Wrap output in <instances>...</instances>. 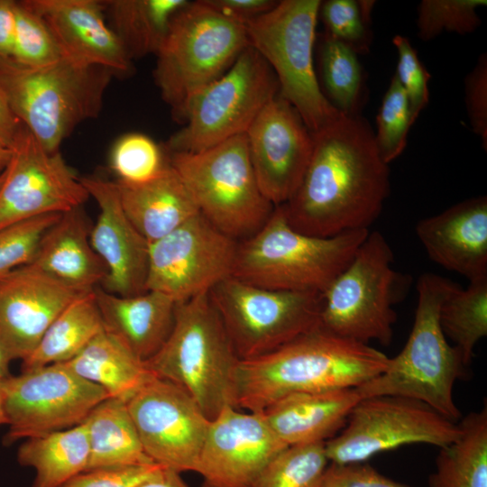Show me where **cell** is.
I'll return each mask as SVG.
<instances>
[{
  "label": "cell",
  "mask_w": 487,
  "mask_h": 487,
  "mask_svg": "<svg viewBox=\"0 0 487 487\" xmlns=\"http://www.w3.org/2000/svg\"><path fill=\"white\" fill-rule=\"evenodd\" d=\"M313 134L310 161L297 190L281 205L290 225L329 237L369 226L390 193L389 164L370 124L344 115Z\"/></svg>",
  "instance_id": "cell-1"
},
{
  "label": "cell",
  "mask_w": 487,
  "mask_h": 487,
  "mask_svg": "<svg viewBox=\"0 0 487 487\" xmlns=\"http://www.w3.org/2000/svg\"><path fill=\"white\" fill-rule=\"evenodd\" d=\"M378 349L320 326L265 355L241 360L234 375V407L262 411L293 393L357 388L385 371Z\"/></svg>",
  "instance_id": "cell-2"
},
{
  "label": "cell",
  "mask_w": 487,
  "mask_h": 487,
  "mask_svg": "<svg viewBox=\"0 0 487 487\" xmlns=\"http://www.w3.org/2000/svg\"><path fill=\"white\" fill-rule=\"evenodd\" d=\"M458 284L431 272L418 280V304L413 326L403 349L390 358L385 371L356 388L362 399L400 396L422 401L455 422L460 410L454 387L467 365L447 342L439 323V309Z\"/></svg>",
  "instance_id": "cell-3"
},
{
  "label": "cell",
  "mask_w": 487,
  "mask_h": 487,
  "mask_svg": "<svg viewBox=\"0 0 487 487\" xmlns=\"http://www.w3.org/2000/svg\"><path fill=\"white\" fill-rule=\"evenodd\" d=\"M369 229L329 237L294 229L281 205L253 235L238 243L232 276L253 286L323 293L346 268Z\"/></svg>",
  "instance_id": "cell-4"
},
{
  "label": "cell",
  "mask_w": 487,
  "mask_h": 487,
  "mask_svg": "<svg viewBox=\"0 0 487 487\" xmlns=\"http://www.w3.org/2000/svg\"><path fill=\"white\" fill-rule=\"evenodd\" d=\"M116 73L60 59L41 67L0 57V88L17 118L50 152L78 124L98 116Z\"/></svg>",
  "instance_id": "cell-5"
},
{
  "label": "cell",
  "mask_w": 487,
  "mask_h": 487,
  "mask_svg": "<svg viewBox=\"0 0 487 487\" xmlns=\"http://www.w3.org/2000/svg\"><path fill=\"white\" fill-rule=\"evenodd\" d=\"M239 361L209 292H205L177 304L168 339L145 364L155 376L186 391L212 420L225 406L234 407Z\"/></svg>",
  "instance_id": "cell-6"
},
{
  "label": "cell",
  "mask_w": 487,
  "mask_h": 487,
  "mask_svg": "<svg viewBox=\"0 0 487 487\" xmlns=\"http://www.w3.org/2000/svg\"><path fill=\"white\" fill-rule=\"evenodd\" d=\"M249 45L245 24L206 0L188 1L181 7L155 54L153 70L173 118L180 123L188 100L225 74Z\"/></svg>",
  "instance_id": "cell-7"
},
{
  "label": "cell",
  "mask_w": 487,
  "mask_h": 487,
  "mask_svg": "<svg viewBox=\"0 0 487 487\" xmlns=\"http://www.w3.org/2000/svg\"><path fill=\"white\" fill-rule=\"evenodd\" d=\"M393 260L384 235L369 232L346 268L322 293L320 327L363 344L391 345L397 318L393 308L407 286Z\"/></svg>",
  "instance_id": "cell-8"
},
{
  "label": "cell",
  "mask_w": 487,
  "mask_h": 487,
  "mask_svg": "<svg viewBox=\"0 0 487 487\" xmlns=\"http://www.w3.org/2000/svg\"><path fill=\"white\" fill-rule=\"evenodd\" d=\"M199 213L237 241L257 232L273 206L262 194L250 160L245 133L198 152H170Z\"/></svg>",
  "instance_id": "cell-9"
},
{
  "label": "cell",
  "mask_w": 487,
  "mask_h": 487,
  "mask_svg": "<svg viewBox=\"0 0 487 487\" xmlns=\"http://www.w3.org/2000/svg\"><path fill=\"white\" fill-rule=\"evenodd\" d=\"M319 0H282L245 23L250 45L275 74L280 94L315 133L342 115L324 95L314 68Z\"/></svg>",
  "instance_id": "cell-10"
},
{
  "label": "cell",
  "mask_w": 487,
  "mask_h": 487,
  "mask_svg": "<svg viewBox=\"0 0 487 487\" xmlns=\"http://www.w3.org/2000/svg\"><path fill=\"white\" fill-rule=\"evenodd\" d=\"M280 93L272 69L249 45L220 78L196 93L181 124L165 143L170 152H198L245 133L266 104Z\"/></svg>",
  "instance_id": "cell-11"
},
{
  "label": "cell",
  "mask_w": 487,
  "mask_h": 487,
  "mask_svg": "<svg viewBox=\"0 0 487 487\" xmlns=\"http://www.w3.org/2000/svg\"><path fill=\"white\" fill-rule=\"evenodd\" d=\"M209 297L240 361L270 354L320 326L321 293L268 289L230 276Z\"/></svg>",
  "instance_id": "cell-12"
},
{
  "label": "cell",
  "mask_w": 487,
  "mask_h": 487,
  "mask_svg": "<svg viewBox=\"0 0 487 487\" xmlns=\"http://www.w3.org/2000/svg\"><path fill=\"white\" fill-rule=\"evenodd\" d=\"M461 434L459 424L426 403L400 396L361 399L338 435L325 442L328 461L364 463L373 455L409 444L444 447Z\"/></svg>",
  "instance_id": "cell-13"
},
{
  "label": "cell",
  "mask_w": 487,
  "mask_h": 487,
  "mask_svg": "<svg viewBox=\"0 0 487 487\" xmlns=\"http://www.w3.org/2000/svg\"><path fill=\"white\" fill-rule=\"evenodd\" d=\"M2 393L8 426L5 445L78 426L109 397L103 388L81 378L65 363L10 374L2 379Z\"/></svg>",
  "instance_id": "cell-14"
},
{
  "label": "cell",
  "mask_w": 487,
  "mask_h": 487,
  "mask_svg": "<svg viewBox=\"0 0 487 487\" xmlns=\"http://www.w3.org/2000/svg\"><path fill=\"white\" fill-rule=\"evenodd\" d=\"M237 246L198 213L149 244L145 291L177 303L209 292L232 276Z\"/></svg>",
  "instance_id": "cell-15"
},
{
  "label": "cell",
  "mask_w": 487,
  "mask_h": 487,
  "mask_svg": "<svg viewBox=\"0 0 487 487\" xmlns=\"http://www.w3.org/2000/svg\"><path fill=\"white\" fill-rule=\"evenodd\" d=\"M126 404L152 462L179 473L196 472L210 420L186 391L154 375Z\"/></svg>",
  "instance_id": "cell-16"
},
{
  "label": "cell",
  "mask_w": 487,
  "mask_h": 487,
  "mask_svg": "<svg viewBox=\"0 0 487 487\" xmlns=\"http://www.w3.org/2000/svg\"><path fill=\"white\" fill-rule=\"evenodd\" d=\"M0 188V229L83 206L89 195L60 152L43 148L23 124Z\"/></svg>",
  "instance_id": "cell-17"
},
{
  "label": "cell",
  "mask_w": 487,
  "mask_h": 487,
  "mask_svg": "<svg viewBox=\"0 0 487 487\" xmlns=\"http://www.w3.org/2000/svg\"><path fill=\"white\" fill-rule=\"evenodd\" d=\"M245 134L262 194L273 206L287 203L299 186L310 161L312 133L297 110L279 93L261 110Z\"/></svg>",
  "instance_id": "cell-18"
},
{
  "label": "cell",
  "mask_w": 487,
  "mask_h": 487,
  "mask_svg": "<svg viewBox=\"0 0 487 487\" xmlns=\"http://www.w3.org/2000/svg\"><path fill=\"white\" fill-rule=\"evenodd\" d=\"M286 446L262 411L225 406L210 420L196 472L201 487H253L266 465Z\"/></svg>",
  "instance_id": "cell-19"
},
{
  "label": "cell",
  "mask_w": 487,
  "mask_h": 487,
  "mask_svg": "<svg viewBox=\"0 0 487 487\" xmlns=\"http://www.w3.org/2000/svg\"><path fill=\"white\" fill-rule=\"evenodd\" d=\"M82 293L29 264L0 276V352L9 362L27 358Z\"/></svg>",
  "instance_id": "cell-20"
},
{
  "label": "cell",
  "mask_w": 487,
  "mask_h": 487,
  "mask_svg": "<svg viewBox=\"0 0 487 487\" xmlns=\"http://www.w3.org/2000/svg\"><path fill=\"white\" fill-rule=\"evenodd\" d=\"M79 179L99 207L89 239L107 270L101 288L123 297L145 291L150 244L127 217L116 182L99 176Z\"/></svg>",
  "instance_id": "cell-21"
},
{
  "label": "cell",
  "mask_w": 487,
  "mask_h": 487,
  "mask_svg": "<svg viewBox=\"0 0 487 487\" xmlns=\"http://www.w3.org/2000/svg\"><path fill=\"white\" fill-rule=\"evenodd\" d=\"M46 23L62 57L85 66L132 73L133 60L111 30L100 0H26Z\"/></svg>",
  "instance_id": "cell-22"
},
{
  "label": "cell",
  "mask_w": 487,
  "mask_h": 487,
  "mask_svg": "<svg viewBox=\"0 0 487 487\" xmlns=\"http://www.w3.org/2000/svg\"><path fill=\"white\" fill-rule=\"evenodd\" d=\"M416 234L429 258L469 281L487 277V198L461 201L418 222Z\"/></svg>",
  "instance_id": "cell-23"
},
{
  "label": "cell",
  "mask_w": 487,
  "mask_h": 487,
  "mask_svg": "<svg viewBox=\"0 0 487 487\" xmlns=\"http://www.w3.org/2000/svg\"><path fill=\"white\" fill-rule=\"evenodd\" d=\"M94 290L105 329L141 361L155 355L172 330L178 303L153 290L129 297Z\"/></svg>",
  "instance_id": "cell-24"
},
{
  "label": "cell",
  "mask_w": 487,
  "mask_h": 487,
  "mask_svg": "<svg viewBox=\"0 0 487 487\" xmlns=\"http://www.w3.org/2000/svg\"><path fill=\"white\" fill-rule=\"evenodd\" d=\"M82 207L61 214L42 236L29 265L87 292L101 285L107 270L90 244L92 226Z\"/></svg>",
  "instance_id": "cell-25"
},
{
  "label": "cell",
  "mask_w": 487,
  "mask_h": 487,
  "mask_svg": "<svg viewBox=\"0 0 487 487\" xmlns=\"http://www.w3.org/2000/svg\"><path fill=\"white\" fill-rule=\"evenodd\" d=\"M361 399L356 388L293 393L274 401L262 413L288 446L326 442L344 428Z\"/></svg>",
  "instance_id": "cell-26"
},
{
  "label": "cell",
  "mask_w": 487,
  "mask_h": 487,
  "mask_svg": "<svg viewBox=\"0 0 487 487\" xmlns=\"http://www.w3.org/2000/svg\"><path fill=\"white\" fill-rule=\"evenodd\" d=\"M116 186L127 217L149 244L199 213L181 178L169 162L148 181H117Z\"/></svg>",
  "instance_id": "cell-27"
},
{
  "label": "cell",
  "mask_w": 487,
  "mask_h": 487,
  "mask_svg": "<svg viewBox=\"0 0 487 487\" xmlns=\"http://www.w3.org/2000/svg\"><path fill=\"white\" fill-rule=\"evenodd\" d=\"M81 378L127 402L154 374L105 328L74 358L64 363Z\"/></svg>",
  "instance_id": "cell-28"
},
{
  "label": "cell",
  "mask_w": 487,
  "mask_h": 487,
  "mask_svg": "<svg viewBox=\"0 0 487 487\" xmlns=\"http://www.w3.org/2000/svg\"><path fill=\"white\" fill-rule=\"evenodd\" d=\"M87 427V470L155 464L145 454L126 402L106 398L83 422Z\"/></svg>",
  "instance_id": "cell-29"
},
{
  "label": "cell",
  "mask_w": 487,
  "mask_h": 487,
  "mask_svg": "<svg viewBox=\"0 0 487 487\" xmlns=\"http://www.w3.org/2000/svg\"><path fill=\"white\" fill-rule=\"evenodd\" d=\"M89 444L84 423L64 430L26 438L17 461L35 470L32 487H60L86 471Z\"/></svg>",
  "instance_id": "cell-30"
},
{
  "label": "cell",
  "mask_w": 487,
  "mask_h": 487,
  "mask_svg": "<svg viewBox=\"0 0 487 487\" xmlns=\"http://www.w3.org/2000/svg\"><path fill=\"white\" fill-rule=\"evenodd\" d=\"M188 0H105L107 24L133 60L156 54L171 19Z\"/></svg>",
  "instance_id": "cell-31"
},
{
  "label": "cell",
  "mask_w": 487,
  "mask_h": 487,
  "mask_svg": "<svg viewBox=\"0 0 487 487\" xmlns=\"http://www.w3.org/2000/svg\"><path fill=\"white\" fill-rule=\"evenodd\" d=\"M104 328L95 290L80 294L58 315L33 352L22 361V370L69 362Z\"/></svg>",
  "instance_id": "cell-32"
},
{
  "label": "cell",
  "mask_w": 487,
  "mask_h": 487,
  "mask_svg": "<svg viewBox=\"0 0 487 487\" xmlns=\"http://www.w3.org/2000/svg\"><path fill=\"white\" fill-rule=\"evenodd\" d=\"M458 424L461 434L440 448L429 487H487L486 407Z\"/></svg>",
  "instance_id": "cell-33"
},
{
  "label": "cell",
  "mask_w": 487,
  "mask_h": 487,
  "mask_svg": "<svg viewBox=\"0 0 487 487\" xmlns=\"http://www.w3.org/2000/svg\"><path fill=\"white\" fill-rule=\"evenodd\" d=\"M439 323L469 366L477 343L487 335V277L457 286L443 301Z\"/></svg>",
  "instance_id": "cell-34"
},
{
  "label": "cell",
  "mask_w": 487,
  "mask_h": 487,
  "mask_svg": "<svg viewBox=\"0 0 487 487\" xmlns=\"http://www.w3.org/2000/svg\"><path fill=\"white\" fill-rule=\"evenodd\" d=\"M319 65L329 102L344 115H358L363 76L357 54L325 32L320 39Z\"/></svg>",
  "instance_id": "cell-35"
},
{
  "label": "cell",
  "mask_w": 487,
  "mask_h": 487,
  "mask_svg": "<svg viewBox=\"0 0 487 487\" xmlns=\"http://www.w3.org/2000/svg\"><path fill=\"white\" fill-rule=\"evenodd\" d=\"M328 462L325 442L289 446L266 465L253 487H322Z\"/></svg>",
  "instance_id": "cell-36"
},
{
  "label": "cell",
  "mask_w": 487,
  "mask_h": 487,
  "mask_svg": "<svg viewBox=\"0 0 487 487\" xmlns=\"http://www.w3.org/2000/svg\"><path fill=\"white\" fill-rule=\"evenodd\" d=\"M15 18L12 60L27 67H41L63 58L46 23L26 0L15 1Z\"/></svg>",
  "instance_id": "cell-37"
},
{
  "label": "cell",
  "mask_w": 487,
  "mask_h": 487,
  "mask_svg": "<svg viewBox=\"0 0 487 487\" xmlns=\"http://www.w3.org/2000/svg\"><path fill=\"white\" fill-rule=\"evenodd\" d=\"M376 121L377 150L382 161L390 164L405 150L409 130L415 122L407 94L395 75L383 96Z\"/></svg>",
  "instance_id": "cell-38"
},
{
  "label": "cell",
  "mask_w": 487,
  "mask_h": 487,
  "mask_svg": "<svg viewBox=\"0 0 487 487\" xmlns=\"http://www.w3.org/2000/svg\"><path fill=\"white\" fill-rule=\"evenodd\" d=\"M486 0H423L418 6V36L430 41L443 31L466 34L481 24L477 10Z\"/></svg>",
  "instance_id": "cell-39"
},
{
  "label": "cell",
  "mask_w": 487,
  "mask_h": 487,
  "mask_svg": "<svg viewBox=\"0 0 487 487\" xmlns=\"http://www.w3.org/2000/svg\"><path fill=\"white\" fill-rule=\"evenodd\" d=\"M161 149L141 133L122 135L114 144L110 165L118 181L139 184L154 178L165 166Z\"/></svg>",
  "instance_id": "cell-40"
},
{
  "label": "cell",
  "mask_w": 487,
  "mask_h": 487,
  "mask_svg": "<svg viewBox=\"0 0 487 487\" xmlns=\"http://www.w3.org/2000/svg\"><path fill=\"white\" fill-rule=\"evenodd\" d=\"M373 1L326 0L319 6L326 33L350 47L356 54L369 51L370 17Z\"/></svg>",
  "instance_id": "cell-41"
},
{
  "label": "cell",
  "mask_w": 487,
  "mask_h": 487,
  "mask_svg": "<svg viewBox=\"0 0 487 487\" xmlns=\"http://www.w3.org/2000/svg\"><path fill=\"white\" fill-rule=\"evenodd\" d=\"M61 214L53 213L23 220L0 229V276L33 259L47 230Z\"/></svg>",
  "instance_id": "cell-42"
},
{
  "label": "cell",
  "mask_w": 487,
  "mask_h": 487,
  "mask_svg": "<svg viewBox=\"0 0 487 487\" xmlns=\"http://www.w3.org/2000/svg\"><path fill=\"white\" fill-rule=\"evenodd\" d=\"M392 42L398 52L395 76L407 94L415 121L428 103L430 74L419 60L416 50L407 37L396 35Z\"/></svg>",
  "instance_id": "cell-43"
},
{
  "label": "cell",
  "mask_w": 487,
  "mask_h": 487,
  "mask_svg": "<svg viewBox=\"0 0 487 487\" xmlns=\"http://www.w3.org/2000/svg\"><path fill=\"white\" fill-rule=\"evenodd\" d=\"M160 466L150 464L91 469L75 475L60 487H135Z\"/></svg>",
  "instance_id": "cell-44"
},
{
  "label": "cell",
  "mask_w": 487,
  "mask_h": 487,
  "mask_svg": "<svg viewBox=\"0 0 487 487\" xmlns=\"http://www.w3.org/2000/svg\"><path fill=\"white\" fill-rule=\"evenodd\" d=\"M465 106L473 133L487 148V56L482 53L464 80Z\"/></svg>",
  "instance_id": "cell-45"
},
{
  "label": "cell",
  "mask_w": 487,
  "mask_h": 487,
  "mask_svg": "<svg viewBox=\"0 0 487 487\" xmlns=\"http://www.w3.org/2000/svg\"><path fill=\"white\" fill-rule=\"evenodd\" d=\"M322 487H410L391 480L380 473L372 465L364 463L327 466Z\"/></svg>",
  "instance_id": "cell-46"
},
{
  "label": "cell",
  "mask_w": 487,
  "mask_h": 487,
  "mask_svg": "<svg viewBox=\"0 0 487 487\" xmlns=\"http://www.w3.org/2000/svg\"><path fill=\"white\" fill-rule=\"evenodd\" d=\"M208 5L229 18L243 23L267 13L278 1L274 0H206Z\"/></svg>",
  "instance_id": "cell-47"
},
{
  "label": "cell",
  "mask_w": 487,
  "mask_h": 487,
  "mask_svg": "<svg viewBox=\"0 0 487 487\" xmlns=\"http://www.w3.org/2000/svg\"><path fill=\"white\" fill-rule=\"evenodd\" d=\"M15 1L0 0V57L11 58L15 36Z\"/></svg>",
  "instance_id": "cell-48"
},
{
  "label": "cell",
  "mask_w": 487,
  "mask_h": 487,
  "mask_svg": "<svg viewBox=\"0 0 487 487\" xmlns=\"http://www.w3.org/2000/svg\"><path fill=\"white\" fill-rule=\"evenodd\" d=\"M23 126L0 88V144L12 149Z\"/></svg>",
  "instance_id": "cell-49"
},
{
  "label": "cell",
  "mask_w": 487,
  "mask_h": 487,
  "mask_svg": "<svg viewBox=\"0 0 487 487\" xmlns=\"http://www.w3.org/2000/svg\"><path fill=\"white\" fill-rule=\"evenodd\" d=\"M179 473L175 470L160 466L135 487H189Z\"/></svg>",
  "instance_id": "cell-50"
},
{
  "label": "cell",
  "mask_w": 487,
  "mask_h": 487,
  "mask_svg": "<svg viewBox=\"0 0 487 487\" xmlns=\"http://www.w3.org/2000/svg\"><path fill=\"white\" fill-rule=\"evenodd\" d=\"M13 154V150L0 144V173L8 165Z\"/></svg>",
  "instance_id": "cell-51"
},
{
  "label": "cell",
  "mask_w": 487,
  "mask_h": 487,
  "mask_svg": "<svg viewBox=\"0 0 487 487\" xmlns=\"http://www.w3.org/2000/svg\"><path fill=\"white\" fill-rule=\"evenodd\" d=\"M10 362L0 352V377L5 378L10 375L9 372Z\"/></svg>",
  "instance_id": "cell-52"
},
{
  "label": "cell",
  "mask_w": 487,
  "mask_h": 487,
  "mask_svg": "<svg viewBox=\"0 0 487 487\" xmlns=\"http://www.w3.org/2000/svg\"><path fill=\"white\" fill-rule=\"evenodd\" d=\"M2 379L3 378L0 377V427L3 425H6V419L3 406Z\"/></svg>",
  "instance_id": "cell-53"
},
{
  "label": "cell",
  "mask_w": 487,
  "mask_h": 487,
  "mask_svg": "<svg viewBox=\"0 0 487 487\" xmlns=\"http://www.w3.org/2000/svg\"><path fill=\"white\" fill-rule=\"evenodd\" d=\"M4 179H5V171H2V172L0 173V188H1L2 184H3V182H4Z\"/></svg>",
  "instance_id": "cell-54"
}]
</instances>
